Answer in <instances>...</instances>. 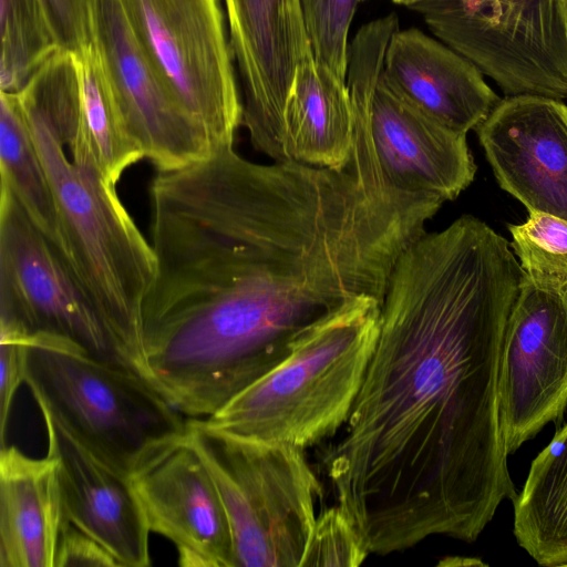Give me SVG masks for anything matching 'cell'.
Wrapping results in <instances>:
<instances>
[{"instance_id": "cell-31", "label": "cell", "mask_w": 567, "mask_h": 567, "mask_svg": "<svg viewBox=\"0 0 567 567\" xmlns=\"http://www.w3.org/2000/svg\"><path fill=\"white\" fill-rule=\"evenodd\" d=\"M394 3L396 4H401V6H405V7H413L417 3H421V2H424V1H427V0H392Z\"/></svg>"}, {"instance_id": "cell-14", "label": "cell", "mask_w": 567, "mask_h": 567, "mask_svg": "<svg viewBox=\"0 0 567 567\" xmlns=\"http://www.w3.org/2000/svg\"><path fill=\"white\" fill-rule=\"evenodd\" d=\"M499 186L527 210L567 220V105L506 96L476 127Z\"/></svg>"}, {"instance_id": "cell-15", "label": "cell", "mask_w": 567, "mask_h": 567, "mask_svg": "<svg viewBox=\"0 0 567 567\" xmlns=\"http://www.w3.org/2000/svg\"><path fill=\"white\" fill-rule=\"evenodd\" d=\"M369 128L380 172L386 185L399 193L445 203L474 179L476 166L466 134L425 114L382 74L371 100Z\"/></svg>"}, {"instance_id": "cell-28", "label": "cell", "mask_w": 567, "mask_h": 567, "mask_svg": "<svg viewBox=\"0 0 567 567\" xmlns=\"http://www.w3.org/2000/svg\"><path fill=\"white\" fill-rule=\"evenodd\" d=\"M25 338L0 328V443L6 445V430L14 395L24 383Z\"/></svg>"}, {"instance_id": "cell-7", "label": "cell", "mask_w": 567, "mask_h": 567, "mask_svg": "<svg viewBox=\"0 0 567 567\" xmlns=\"http://www.w3.org/2000/svg\"><path fill=\"white\" fill-rule=\"evenodd\" d=\"M130 27L165 89L215 150L241 126L238 79L219 0H121Z\"/></svg>"}, {"instance_id": "cell-18", "label": "cell", "mask_w": 567, "mask_h": 567, "mask_svg": "<svg viewBox=\"0 0 567 567\" xmlns=\"http://www.w3.org/2000/svg\"><path fill=\"white\" fill-rule=\"evenodd\" d=\"M69 522L55 461L0 450V567H54Z\"/></svg>"}, {"instance_id": "cell-11", "label": "cell", "mask_w": 567, "mask_h": 567, "mask_svg": "<svg viewBox=\"0 0 567 567\" xmlns=\"http://www.w3.org/2000/svg\"><path fill=\"white\" fill-rule=\"evenodd\" d=\"M92 41L126 128L157 173L186 167L215 151L206 132L155 73L121 0H90Z\"/></svg>"}, {"instance_id": "cell-21", "label": "cell", "mask_w": 567, "mask_h": 567, "mask_svg": "<svg viewBox=\"0 0 567 567\" xmlns=\"http://www.w3.org/2000/svg\"><path fill=\"white\" fill-rule=\"evenodd\" d=\"M75 56L80 123L73 142L64 148L75 164L95 171L116 186L123 173L144 156L126 128L93 41Z\"/></svg>"}, {"instance_id": "cell-32", "label": "cell", "mask_w": 567, "mask_h": 567, "mask_svg": "<svg viewBox=\"0 0 567 567\" xmlns=\"http://www.w3.org/2000/svg\"><path fill=\"white\" fill-rule=\"evenodd\" d=\"M561 13L564 18L565 31L567 37V0H560Z\"/></svg>"}, {"instance_id": "cell-24", "label": "cell", "mask_w": 567, "mask_h": 567, "mask_svg": "<svg viewBox=\"0 0 567 567\" xmlns=\"http://www.w3.org/2000/svg\"><path fill=\"white\" fill-rule=\"evenodd\" d=\"M508 229L525 277L538 286L567 291V220L530 212L525 223Z\"/></svg>"}, {"instance_id": "cell-27", "label": "cell", "mask_w": 567, "mask_h": 567, "mask_svg": "<svg viewBox=\"0 0 567 567\" xmlns=\"http://www.w3.org/2000/svg\"><path fill=\"white\" fill-rule=\"evenodd\" d=\"M60 51L79 54L92 42L90 0H39Z\"/></svg>"}, {"instance_id": "cell-8", "label": "cell", "mask_w": 567, "mask_h": 567, "mask_svg": "<svg viewBox=\"0 0 567 567\" xmlns=\"http://www.w3.org/2000/svg\"><path fill=\"white\" fill-rule=\"evenodd\" d=\"M411 9L507 96L567 97L560 0H427Z\"/></svg>"}, {"instance_id": "cell-30", "label": "cell", "mask_w": 567, "mask_h": 567, "mask_svg": "<svg viewBox=\"0 0 567 567\" xmlns=\"http://www.w3.org/2000/svg\"><path fill=\"white\" fill-rule=\"evenodd\" d=\"M474 563H480L481 561H475L474 559H468V558H460V557H453V558H446L444 560H442L440 563V565H471V564H474Z\"/></svg>"}, {"instance_id": "cell-26", "label": "cell", "mask_w": 567, "mask_h": 567, "mask_svg": "<svg viewBox=\"0 0 567 567\" xmlns=\"http://www.w3.org/2000/svg\"><path fill=\"white\" fill-rule=\"evenodd\" d=\"M370 554L353 519L336 505L317 515L300 567H358Z\"/></svg>"}, {"instance_id": "cell-2", "label": "cell", "mask_w": 567, "mask_h": 567, "mask_svg": "<svg viewBox=\"0 0 567 567\" xmlns=\"http://www.w3.org/2000/svg\"><path fill=\"white\" fill-rule=\"evenodd\" d=\"M156 276L143 311L237 298L321 321L350 299L383 302L419 213L354 164H258L235 148L151 185Z\"/></svg>"}, {"instance_id": "cell-5", "label": "cell", "mask_w": 567, "mask_h": 567, "mask_svg": "<svg viewBox=\"0 0 567 567\" xmlns=\"http://www.w3.org/2000/svg\"><path fill=\"white\" fill-rule=\"evenodd\" d=\"M24 383L82 444L131 476L187 432V420L142 374L64 341H25Z\"/></svg>"}, {"instance_id": "cell-17", "label": "cell", "mask_w": 567, "mask_h": 567, "mask_svg": "<svg viewBox=\"0 0 567 567\" xmlns=\"http://www.w3.org/2000/svg\"><path fill=\"white\" fill-rule=\"evenodd\" d=\"M381 74L410 103L463 134L476 128L501 100L476 65L414 28L393 33Z\"/></svg>"}, {"instance_id": "cell-19", "label": "cell", "mask_w": 567, "mask_h": 567, "mask_svg": "<svg viewBox=\"0 0 567 567\" xmlns=\"http://www.w3.org/2000/svg\"><path fill=\"white\" fill-rule=\"evenodd\" d=\"M354 143V117L347 81L315 59L293 75L284 110V148L289 161L341 168Z\"/></svg>"}, {"instance_id": "cell-20", "label": "cell", "mask_w": 567, "mask_h": 567, "mask_svg": "<svg viewBox=\"0 0 567 567\" xmlns=\"http://www.w3.org/2000/svg\"><path fill=\"white\" fill-rule=\"evenodd\" d=\"M513 504L518 545L542 566H567V423L535 457Z\"/></svg>"}, {"instance_id": "cell-25", "label": "cell", "mask_w": 567, "mask_h": 567, "mask_svg": "<svg viewBox=\"0 0 567 567\" xmlns=\"http://www.w3.org/2000/svg\"><path fill=\"white\" fill-rule=\"evenodd\" d=\"M361 0H300L316 62L347 81L349 29Z\"/></svg>"}, {"instance_id": "cell-4", "label": "cell", "mask_w": 567, "mask_h": 567, "mask_svg": "<svg viewBox=\"0 0 567 567\" xmlns=\"http://www.w3.org/2000/svg\"><path fill=\"white\" fill-rule=\"evenodd\" d=\"M382 301L350 299L312 328L279 365L202 423L218 433L301 450L350 416L373 355Z\"/></svg>"}, {"instance_id": "cell-22", "label": "cell", "mask_w": 567, "mask_h": 567, "mask_svg": "<svg viewBox=\"0 0 567 567\" xmlns=\"http://www.w3.org/2000/svg\"><path fill=\"white\" fill-rule=\"evenodd\" d=\"M0 176L31 223L58 249L59 224L51 183L17 94L0 92Z\"/></svg>"}, {"instance_id": "cell-23", "label": "cell", "mask_w": 567, "mask_h": 567, "mask_svg": "<svg viewBox=\"0 0 567 567\" xmlns=\"http://www.w3.org/2000/svg\"><path fill=\"white\" fill-rule=\"evenodd\" d=\"M0 92L19 93L60 49L39 0H0Z\"/></svg>"}, {"instance_id": "cell-3", "label": "cell", "mask_w": 567, "mask_h": 567, "mask_svg": "<svg viewBox=\"0 0 567 567\" xmlns=\"http://www.w3.org/2000/svg\"><path fill=\"white\" fill-rule=\"evenodd\" d=\"M17 97L53 190L56 251L117 347L147 379L141 316L156 275L152 244L124 207L116 186L75 164L43 113Z\"/></svg>"}, {"instance_id": "cell-16", "label": "cell", "mask_w": 567, "mask_h": 567, "mask_svg": "<svg viewBox=\"0 0 567 567\" xmlns=\"http://www.w3.org/2000/svg\"><path fill=\"white\" fill-rule=\"evenodd\" d=\"M39 410L68 519L109 550L118 566H148L151 530L131 476L95 455L47 409Z\"/></svg>"}, {"instance_id": "cell-29", "label": "cell", "mask_w": 567, "mask_h": 567, "mask_svg": "<svg viewBox=\"0 0 567 567\" xmlns=\"http://www.w3.org/2000/svg\"><path fill=\"white\" fill-rule=\"evenodd\" d=\"M118 566L115 558L99 542L70 520L63 527L54 558V567Z\"/></svg>"}, {"instance_id": "cell-6", "label": "cell", "mask_w": 567, "mask_h": 567, "mask_svg": "<svg viewBox=\"0 0 567 567\" xmlns=\"http://www.w3.org/2000/svg\"><path fill=\"white\" fill-rule=\"evenodd\" d=\"M187 427L224 504L235 567H300L322 495L305 450L228 436L200 419Z\"/></svg>"}, {"instance_id": "cell-1", "label": "cell", "mask_w": 567, "mask_h": 567, "mask_svg": "<svg viewBox=\"0 0 567 567\" xmlns=\"http://www.w3.org/2000/svg\"><path fill=\"white\" fill-rule=\"evenodd\" d=\"M524 278L508 241L470 215L399 257L362 386L322 458L371 554L432 536L472 543L517 497L498 371Z\"/></svg>"}, {"instance_id": "cell-9", "label": "cell", "mask_w": 567, "mask_h": 567, "mask_svg": "<svg viewBox=\"0 0 567 567\" xmlns=\"http://www.w3.org/2000/svg\"><path fill=\"white\" fill-rule=\"evenodd\" d=\"M0 324L17 329L27 338L64 341L99 360L136 371L61 256L3 187L0 189Z\"/></svg>"}, {"instance_id": "cell-10", "label": "cell", "mask_w": 567, "mask_h": 567, "mask_svg": "<svg viewBox=\"0 0 567 567\" xmlns=\"http://www.w3.org/2000/svg\"><path fill=\"white\" fill-rule=\"evenodd\" d=\"M567 408V291L524 278L507 319L498 371V415L507 454Z\"/></svg>"}, {"instance_id": "cell-12", "label": "cell", "mask_w": 567, "mask_h": 567, "mask_svg": "<svg viewBox=\"0 0 567 567\" xmlns=\"http://www.w3.org/2000/svg\"><path fill=\"white\" fill-rule=\"evenodd\" d=\"M240 99L255 150L286 162L284 110L297 68L315 59L300 0H224Z\"/></svg>"}, {"instance_id": "cell-13", "label": "cell", "mask_w": 567, "mask_h": 567, "mask_svg": "<svg viewBox=\"0 0 567 567\" xmlns=\"http://www.w3.org/2000/svg\"><path fill=\"white\" fill-rule=\"evenodd\" d=\"M131 481L150 530L174 544L181 566L235 567L224 504L188 431L142 464Z\"/></svg>"}]
</instances>
